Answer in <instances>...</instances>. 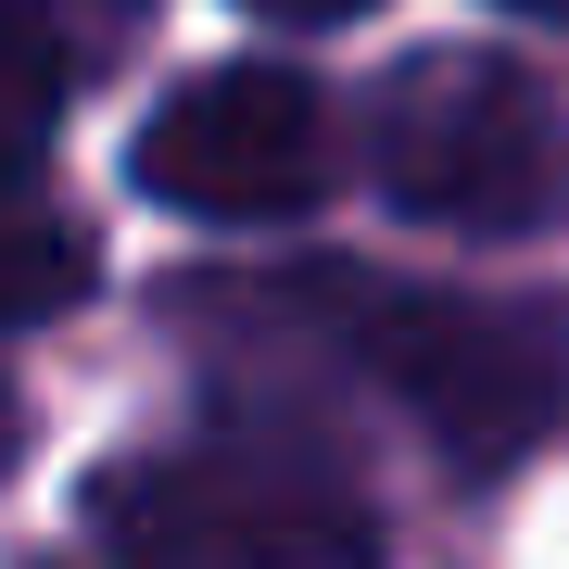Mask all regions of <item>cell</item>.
Masks as SVG:
<instances>
[{
    "label": "cell",
    "instance_id": "cell-1",
    "mask_svg": "<svg viewBox=\"0 0 569 569\" xmlns=\"http://www.w3.org/2000/svg\"><path fill=\"white\" fill-rule=\"evenodd\" d=\"M392 216L456 228V241H519L569 203V127L545 102V77L493 51H418L380 77V127H367Z\"/></svg>",
    "mask_w": 569,
    "mask_h": 569
},
{
    "label": "cell",
    "instance_id": "cell-2",
    "mask_svg": "<svg viewBox=\"0 0 569 569\" xmlns=\"http://www.w3.org/2000/svg\"><path fill=\"white\" fill-rule=\"evenodd\" d=\"M355 355L456 468H507L519 443H545L557 406H569V329L531 317V305H481V291L355 305Z\"/></svg>",
    "mask_w": 569,
    "mask_h": 569
},
{
    "label": "cell",
    "instance_id": "cell-3",
    "mask_svg": "<svg viewBox=\"0 0 569 569\" xmlns=\"http://www.w3.org/2000/svg\"><path fill=\"white\" fill-rule=\"evenodd\" d=\"M114 557H178V569H305V557H367L355 493H329L291 456H152L102 493Z\"/></svg>",
    "mask_w": 569,
    "mask_h": 569
},
{
    "label": "cell",
    "instance_id": "cell-4",
    "mask_svg": "<svg viewBox=\"0 0 569 569\" xmlns=\"http://www.w3.org/2000/svg\"><path fill=\"white\" fill-rule=\"evenodd\" d=\"M140 190L178 216H216V228L305 216L329 190V102L291 63H228L140 127Z\"/></svg>",
    "mask_w": 569,
    "mask_h": 569
},
{
    "label": "cell",
    "instance_id": "cell-5",
    "mask_svg": "<svg viewBox=\"0 0 569 569\" xmlns=\"http://www.w3.org/2000/svg\"><path fill=\"white\" fill-rule=\"evenodd\" d=\"M63 102H77V51H63L39 13H0V178H26V164L51 152Z\"/></svg>",
    "mask_w": 569,
    "mask_h": 569
},
{
    "label": "cell",
    "instance_id": "cell-6",
    "mask_svg": "<svg viewBox=\"0 0 569 569\" xmlns=\"http://www.w3.org/2000/svg\"><path fill=\"white\" fill-rule=\"evenodd\" d=\"M89 279H102V266H89V241H77L63 216H39V203H0V329H39V317H63Z\"/></svg>",
    "mask_w": 569,
    "mask_h": 569
},
{
    "label": "cell",
    "instance_id": "cell-7",
    "mask_svg": "<svg viewBox=\"0 0 569 569\" xmlns=\"http://www.w3.org/2000/svg\"><path fill=\"white\" fill-rule=\"evenodd\" d=\"M253 13H291V26H342V13H367V0H253Z\"/></svg>",
    "mask_w": 569,
    "mask_h": 569
},
{
    "label": "cell",
    "instance_id": "cell-8",
    "mask_svg": "<svg viewBox=\"0 0 569 569\" xmlns=\"http://www.w3.org/2000/svg\"><path fill=\"white\" fill-rule=\"evenodd\" d=\"M507 13H569V0H507Z\"/></svg>",
    "mask_w": 569,
    "mask_h": 569
}]
</instances>
